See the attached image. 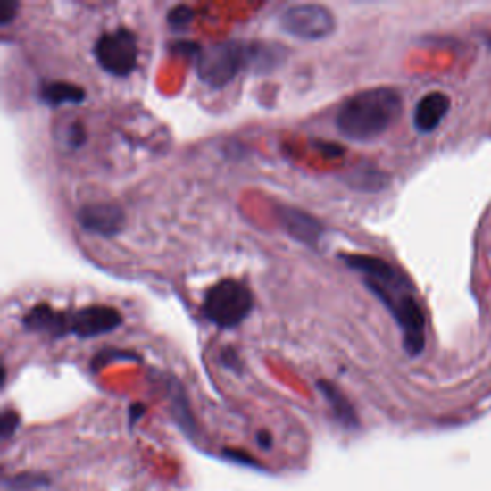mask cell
Wrapping results in <instances>:
<instances>
[{
  "instance_id": "1",
  "label": "cell",
  "mask_w": 491,
  "mask_h": 491,
  "mask_svg": "<svg viewBox=\"0 0 491 491\" xmlns=\"http://www.w3.org/2000/svg\"><path fill=\"white\" fill-rule=\"evenodd\" d=\"M342 262L357 270L369 292L394 317L402 330L404 350L419 357L426 347V317L411 280L382 257L367 254H342Z\"/></svg>"
},
{
  "instance_id": "2",
  "label": "cell",
  "mask_w": 491,
  "mask_h": 491,
  "mask_svg": "<svg viewBox=\"0 0 491 491\" xmlns=\"http://www.w3.org/2000/svg\"><path fill=\"white\" fill-rule=\"evenodd\" d=\"M404 110V98L392 87L359 90L342 102L336 113V129L342 137L369 142L384 135Z\"/></svg>"
},
{
  "instance_id": "3",
  "label": "cell",
  "mask_w": 491,
  "mask_h": 491,
  "mask_svg": "<svg viewBox=\"0 0 491 491\" xmlns=\"http://www.w3.org/2000/svg\"><path fill=\"white\" fill-rule=\"evenodd\" d=\"M254 309V294L244 282L223 279L205 292L202 300V315L217 329H237L250 317Z\"/></svg>"
},
{
  "instance_id": "4",
  "label": "cell",
  "mask_w": 491,
  "mask_h": 491,
  "mask_svg": "<svg viewBox=\"0 0 491 491\" xmlns=\"http://www.w3.org/2000/svg\"><path fill=\"white\" fill-rule=\"evenodd\" d=\"M198 79L212 88L227 87L240 71H246V41H225L198 46L196 54Z\"/></svg>"
},
{
  "instance_id": "5",
  "label": "cell",
  "mask_w": 491,
  "mask_h": 491,
  "mask_svg": "<svg viewBox=\"0 0 491 491\" xmlns=\"http://www.w3.org/2000/svg\"><path fill=\"white\" fill-rule=\"evenodd\" d=\"M93 54L106 73L115 77L131 75L138 63L137 35L127 28L102 33L93 46Z\"/></svg>"
},
{
  "instance_id": "6",
  "label": "cell",
  "mask_w": 491,
  "mask_h": 491,
  "mask_svg": "<svg viewBox=\"0 0 491 491\" xmlns=\"http://www.w3.org/2000/svg\"><path fill=\"white\" fill-rule=\"evenodd\" d=\"M280 29L300 41H322L334 33V12L322 4H294L280 14Z\"/></svg>"
},
{
  "instance_id": "7",
  "label": "cell",
  "mask_w": 491,
  "mask_h": 491,
  "mask_svg": "<svg viewBox=\"0 0 491 491\" xmlns=\"http://www.w3.org/2000/svg\"><path fill=\"white\" fill-rule=\"evenodd\" d=\"M123 325V317L112 305H87L68 313V334L77 338H96L110 334Z\"/></svg>"
},
{
  "instance_id": "8",
  "label": "cell",
  "mask_w": 491,
  "mask_h": 491,
  "mask_svg": "<svg viewBox=\"0 0 491 491\" xmlns=\"http://www.w3.org/2000/svg\"><path fill=\"white\" fill-rule=\"evenodd\" d=\"M77 223L90 235L102 238H112L121 235L125 227V213L113 202H95L87 204L75 213Z\"/></svg>"
},
{
  "instance_id": "9",
  "label": "cell",
  "mask_w": 491,
  "mask_h": 491,
  "mask_svg": "<svg viewBox=\"0 0 491 491\" xmlns=\"http://www.w3.org/2000/svg\"><path fill=\"white\" fill-rule=\"evenodd\" d=\"M288 58V48L273 41L246 43V71L252 75H267L279 70Z\"/></svg>"
},
{
  "instance_id": "10",
  "label": "cell",
  "mask_w": 491,
  "mask_h": 491,
  "mask_svg": "<svg viewBox=\"0 0 491 491\" xmlns=\"http://www.w3.org/2000/svg\"><path fill=\"white\" fill-rule=\"evenodd\" d=\"M279 219L294 240L309 248H317L322 237V225L312 213L290 208V205H279Z\"/></svg>"
},
{
  "instance_id": "11",
  "label": "cell",
  "mask_w": 491,
  "mask_h": 491,
  "mask_svg": "<svg viewBox=\"0 0 491 491\" xmlns=\"http://www.w3.org/2000/svg\"><path fill=\"white\" fill-rule=\"evenodd\" d=\"M25 330L46 334L50 338H63L68 334V312H58L53 305L38 304L31 307L28 315L21 319Z\"/></svg>"
},
{
  "instance_id": "12",
  "label": "cell",
  "mask_w": 491,
  "mask_h": 491,
  "mask_svg": "<svg viewBox=\"0 0 491 491\" xmlns=\"http://www.w3.org/2000/svg\"><path fill=\"white\" fill-rule=\"evenodd\" d=\"M451 108V98L445 93H434L424 95L415 106V113H412V125L419 133H432L444 121L445 115Z\"/></svg>"
},
{
  "instance_id": "13",
  "label": "cell",
  "mask_w": 491,
  "mask_h": 491,
  "mask_svg": "<svg viewBox=\"0 0 491 491\" xmlns=\"http://www.w3.org/2000/svg\"><path fill=\"white\" fill-rule=\"evenodd\" d=\"M41 102L50 108H60V106H79L85 102L87 93L85 88L75 85V83H66V81H54V83H45L41 87Z\"/></svg>"
},
{
  "instance_id": "14",
  "label": "cell",
  "mask_w": 491,
  "mask_h": 491,
  "mask_svg": "<svg viewBox=\"0 0 491 491\" xmlns=\"http://www.w3.org/2000/svg\"><path fill=\"white\" fill-rule=\"evenodd\" d=\"M317 387L320 390V394L325 395L330 409L334 411L336 419H338L344 426H347V429H354V426H357L355 409L352 407L350 402H347V397L338 390V387H336L329 380H319Z\"/></svg>"
},
{
  "instance_id": "15",
  "label": "cell",
  "mask_w": 491,
  "mask_h": 491,
  "mask_svg": "<svg viewBox=\"0 0 491 491\" xmlns=\"http://www.w3.org/2000/svg\"><path fill=\"white\" fill-rule=\"evenodd\" d=\"M140 357L135 352H121V350H104L96 354V357L90 361V370H100L106 367L112 361H138Z\"/></svg>"
},
{
  "instance_id": "16",
  "label": "cell",
  "mask_w": 491,
  "mask_h": 491,
  "mask_svg": "<svg viewBox=\"0 0 491 491\" xmlns=\"http://www.w3.org/2000/svg\"><path fill=\"white\" fill-rule=\"evenodd\" d=\"M171 399H173V412L175 417L180 420V424L187 426L192 424V419H190V411H188V402H187V395L183 392V387H180L179 382H173V392H171Z\"/></svg>"
},
{
  "instance_id": "17",
  "label": "cell",
  "mask_w": 491,
  "mask_h": 491,
  "mask_svg": "<svg viewBox=\"0 0 491 491\" xmlns=\"http://www.w3.org/2000/svg\"><path fill=\"white\" fill-rule=\"evenodd\" d=\"M192 20H194V10L185 4L173 6L170 12H167V23H170L171 29H175V31L187 29Z\"/></svg>"
},
{
  "instance_id": "18",
  "label": "cell",
  "mask_w": 491,
  "mask_h": 491,
  "mask_svg": "<svg viewBox=\"0 0 491 491\" xmlns=\"http://www.w3.org/2000/svg\"><path fill=\"white\" fill-rule=\"evenodd\" d=\"M66 140H68L70 148H73V150H75V148H81V146L85 145V142H87V131H85L83 123H79V121L71 123L70 129H68Z\"/></svg>"
},
{
  "instance_id": "19",
  "label": "cell",
  "mask_w": 491,
  "mask_h": 491,
  "mask_svg": "<svg viewBox=\"0 0 491 491\" xmlns=\"http://www.w3.org/2000/svg\"><path fill=\"white\" fill-rule=\"evenodd\" d=\"M219 361H221V365L225 369L242 372V361H240L238 354L235 350H232V347H225V350L221 352V355H219Z\"/></svg>"
},
{
  "instance_id": "20",
  "label": "cell",
  "mask_w": 491,
  "mask_h": 491,
  "mask_svg": "<svg viewBox=\"0 0 491 491\" xmlns=\"http://www.w3.org/2000/svg\"><path fill=\"white\" fill-rule=\"evenodd\" d=\"M18 4L16 3H3V6H0V25L3 28H6V25H10L12 21L16 20V14H18Z\"/></svg>"
},
{
  "instance_id": "21",
  "label": "cell",
  "mask_w": 491,
  "mask_h": 491,
  "mask_svg": "<svg viewBox=\"0 0 491 491\" xmlns=\"http://www.w3.org/2000/svg\"><path fill=\"white\" fill-rule=\"evenodd\" d=\"M16 426H18V412L6 411L3 415V436L10 437L12 432L16 430Z\"/></svg>"
},
{
  "instance_id": "22",
  "label": "cell",
  "mask_w": 491,
  "mask_h": 491,
  "mask_svg": "<svg viewBox=\"0 0 491 491\" xmlns=\"http://www.w3.org/2000/svg\"><path fill=\"white\" fill-rule=\"evenodd\" d=\"M487 43H489V46H491V37H487Z\"/></svg>"
}]
</instances>
